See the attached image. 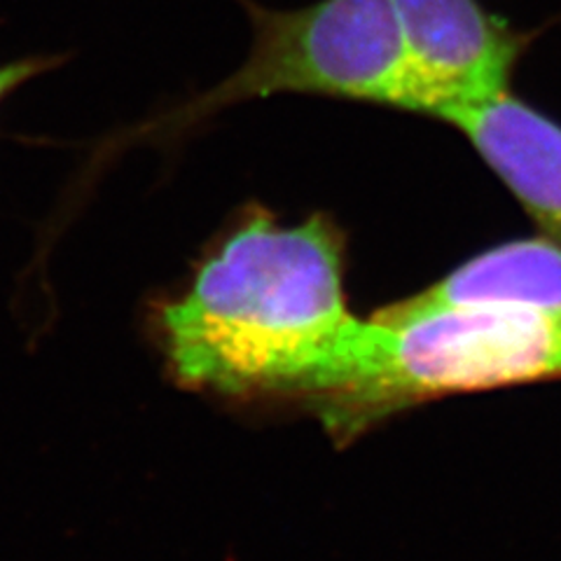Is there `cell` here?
I'll list each match as a JSON object with an SVG mask.
<instances>
[{
    "label": "cell",
    "mask_w": 561,
    "mask_h": 561,
    "mask_svg": "<svg viewBox=\"0 0 561 561\" xmlns=\"http://www.w3.org/2000/svg\"><path fill=\"white\" fill-rule=\"evenodd\" d=\"M402 70L398 111L445 119L511 87L522 35L480 0H391Z\"/></svg>",
    "instance_id": "277c9868"
},
{
    "label": "cell",
    "mask_w": 561,
    "mask_h": 561,
    "mask_svg": "<svg viewBox=\"0 0 561 561\" xmlns=\"http://www.w3.org/2000/svg\"><path fill=\"white\" fill-rule=\"evenodd\" d=\"M561 377V313L526 307H389L363 321L335 389L332 431L356 433L421 398Z\"/></svg>",
    "instance_id": "7a4b0ae2"
},
{
    "label": "cell",
    "mask_w": 561,
    "mask_h": 561,
    "mask_svg": "<svg viewBox=\"0 0 561 561\" xmlns=\"http://www.w3.org/2000/svg\"><path fill=\"white\" fill-rule=\"evenodd\" d=\"M239 3L253 26L249 57L232 76L136 134L171 136L230 105L276 94L398 105L402 51L391 0H316L297 10Z\"/></svg>",
    "instance_id": "3957f363"
},
{
    "label": "cell",
    "mask_w": 561,
    "mask_h": 561,
    "mask_svg": "<svg viewBox=\"0 0 561 561\" xmlns=\"http://www.w3.org/2000/svg\"><path fill=\"white\" fill-rule=\"evenodd\" d=\"M405 309L526 307L561 313V243L524 239L472 257Z\"/></svg>",
    "instance_id": "8992f818"
},
{
    "label": "cell",
    "mask_w": 561,
    "mask_h": 561,
    "mask_svg": "<svg viewBox=\"0 0 561 561\" xmlns=\"http://www.w3.org/2000/svg\"><path fill=\"white\" fill-rule=\"evenodd\" d=\"M68 61V55H31L0 64V105H3L16 90H22L31 80L41 78L51 70L61 68Z\"/></svg>",
    "instance_id": "52a82bcc"
},
{
    "label": "cell",
    "mask_w": 561,
    "mask_h": 561,
    "mask_svg": "<svg viewBox=\"0 0 561 561\" xmlns=\"http://www.w3.org/2000/svg\"><path fill=\"white\" fill-rule=\"evenodd\" d=\"M454 125L550 239L561 243V127L507 90L461 105Z\"/></svg>",
    "instance_id": "5b68a950"
},
{
    "label": "cell",
    "mask_w": 561,
    "mask_h": 561,
    "mask_svg": "<svg viewBox=\"0 0 561 561\" xmlns=\"http://www.w3.org/2000/svg\"><path fill=\"white\" fill-rule=\"evenodd\" d=\"M363 321L342 290L323 216L280 227L257 210L199 270L162 328L173 375L218 393H305L340 381Z\"/></svg>",
    "instance_id": "6da1fadb"
}]
</instances>
